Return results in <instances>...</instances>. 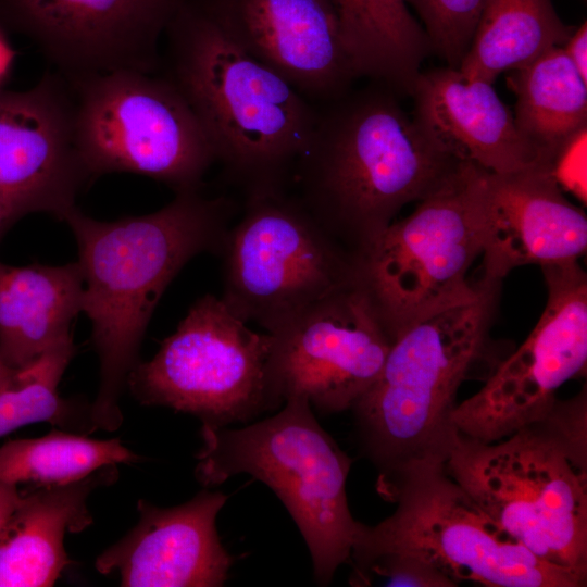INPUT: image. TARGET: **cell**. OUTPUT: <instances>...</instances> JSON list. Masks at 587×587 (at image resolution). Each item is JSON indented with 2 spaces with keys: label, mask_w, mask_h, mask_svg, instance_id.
Here are the masks:
<instances>
[{
  "label": "cell",
  "mask_w": 587,
  "mask_h": 587,
  "mask_svg": "<svg viewBox=\"0 0 587 587\" xmlns=\"http://www.w3.org/2000/svg\"><path fill=\"white\" fill-rule=\"evenodd\" d=\"M377 84L319 107L291 182L302 205L360 265L405 204L438 190L467 162Z\"/></svg>",
  "instance_id": "6da1fadb"
},
{
  "label": "cell",
  "mask_w": 587,
  "mask_h": 587,
  "mask_svg": "<svg viewBox=\"0 0 587 587\" xmlns=\"http://www.w3.org/2000/svg\"><path fill=\"white\" fill-rule=\"evenodd\" d=\"M541 271L545 309L525 341L455 405L451 421L462 436L492 442L542 419L558 400L557 390L586 370V272L578 261Z\"/></svg>",
  "instance_id": "7c38bea8"
},
{
  "label": "cell",
  "mask_w": 587,
  "mask_h": 587,
  "mask_svg": "<svg viewBox=\"0 0 587 587\" xmlns=\"http://www.w3.org/2000/svg\"><path fill=\"white\" fill-rule=\"evenodd\" d=\"M479 282L474 300L400 332L378 377L352 407L359 446L378 475L444 460L457 433L451 416L461 384L483 369L495 371L488 354L502 283Z\"/></svg>",
  "instance_id": "5b68a950"
},
{
  "label": "cell",
  "mask_w": 587,
  "mask_h": 587,
  "mask_svg": "<svg viewBox=\"0 0 587 587\" xmlns=\"http://www.w3.org/2000/svg\"><path fill=\"white\" fill-rule=\"evenodd\" d=\"M235 203L198 190L177 192L160 210L98 221L77 207L63 217L78 246L84 277L82 312L91 322L100 383L89 409L92 428L114 432L123 422L121 397L148 323L166 287L199 253L221 252Z\"/></svg>",
  "instance_id": "7a4b0ae2"
},
{
  "label": "cell",
  "mask_w": 587,
  "mask_h": 587,
  "mask_svg": "<svg viewBox=\"0 0 587 587\" xmlns=\"http://www.w3.org/2000/svg\"><path fill=\"white\" fill-rule=\"evenodd\" d=\"M163 39L161 75L192 110L225 175L246 196L287 190L319 107L246 52L204 0H184Z\"/></svg>",
  "instance_id": "3957f363"
},
{
  "label": "cell",
  "mask_w": 587,
  "mask_h": 587,
  "mask_svg": "<svg viewBox=\"0 0 587 587\" xmlns=\"http://www.w3.org/2000/svg\"><path fill=\"white\" fill-rule=\"evenodd\" d=\"M270 334L283 401L303 398L322 414L352 409L378 377L392 341L361 280Z\"/></svg>",
  "instance_id": "4fadbf2b"
},
{
  "label": "cell",
  "mask_w": 587,
  "mask_h": 587,
  "mask_svg": "<svg viewBox=\"0 0 587 587\" xmlns=\"http://www.w3.org/2000/svg\"><path fill=\"white\" fill-rule=\"evenodd\" d=\"M586 129L573 136L557 153L551 173L562 189L586 202Z\"/></svg>",
  "instance_id": "f1b7e54d"
},
{
  "label": "cell",
  "mask_w": 587,
  "mask_h": 587,
  "mask_svg": "<svg viewBox=\"0 0 587 587\" xmlns=\"http://www.w3.org/2000/svg\"><path fill=\"white\" fill-rule=\"evenodd\" d=\"M92 176L80 152L67 80L46 72L29 89H0V216L4 232L23 216L63 220Z\"/></svg>",
  "instance_id": "5bb4252c"
},
{
  "label": "cell",
  "mask_w": 587,
  "mask_h": 587,
  "mask_svg": "<svg viewBox=\"0 0 587 587\" xmlns=\"http://www.w3.org/2000/svg\"><path fill=\"white\" fill-rule=\"evenodd\" d=\"M410 96L415 120L453 157L499 174L547 165L492 84L447 66L421 72Z\"/></svg>",
  "instance_id": "d6986e66"
},
{
  "label": "cell",
  "mask_w": 587,
  "mask_h": 587,
  "mask_svg": "<svg viewBox=\"0 0 587 587\" xmlns=\"http://www.w3.org/2000/svg\"><path fill=\"white\" fill-rule=\"evenodd\" d=\"M570 61L584 80L587 82V23L575 28L562 47Z\"/></svg>",
  "instance_id": "f546056e"
},
{
  "label": "cell",
  "mask_w": 587,
  "mask_h": 587,
  "mask_svg": "<svg viewBox=\"0 0 587 587\" xmlns=\"http://www.w3.org/2000/svg\"><path fill=\"white\" fill-rule=\"evenodd\" d=\"M117 478L116 464L64 484L33 485L0 528V587H50L71 562L67 533L92 524L89 495Z\"/></svg>",
  "instance_id": "ffe728a7"
},
{
  "label": "cell",
  "mask_w": 587,
  "mask_h": 587,
  "mask_svg": "<svg viewBox=\"0 0 587 587\" xmlns=\"http://www.w3.org/2000/svg\"><path fill=\"white\" fill-rule=\"evenodd\" d=\"M184 0H0V26L32 40L66 80L118 70L155 74Z\"/></svg>",
  "instance_id": "9a60e30c"
},
{
  "label": "cell",
  "mask_w": 587,
  "mask_h": 587,
  "mask_svg": "<svg viewBox=\"0 0 587 587\" xmlns=\"http://www.w3.org/2000/svg\"><path fill=\"white\" fill-rule=\"evenodd\" d=\"M139 459L118 438L97 440L53 429L39 438L10 440L1 446L0 482L64 484L105 465Z\"/></svg>",
  "instance_id": "d4e9b609"
},
{
  "label": "cell",
  "mask_w": 587,
  "mask_h": 587,
  "mask_svg": "<svg viewBox=\"0 0 587 587\" xmlns=\"http://www.w3.org/2000/svg\"><path fill=\"white\" fill-rule=\"evenodd\" d=\"M4 32L5 29L0 26V84L7 76L14 57L11 47L5 40Z\"/></svg>",
  "instance_id": "1f68e13d"
},
{
  "label": "cell",
  "mask_w": 587,
  "mask_h": 587,
  "mask_svg": "<svg viewBox=\"0 0 587 587\" xmlns=\"http://www.w3.org/2000/svg\"><path fill=\"white\" fill-rule=\"evenodd\" d=\"M235 315L222 298L196 301L157 354L127 380L142 404L199 419L202 426L249 423L284 403L273 370L274 339Z\"/></svg>",
  "instance_id": "ba28073f"
},
{
  "label": "cell",
  "mask_w": 587,
  "mask_h": 587,
  "mask_svg": "<svg viewBox=\"0 0 587 587\" xmlns=\"http://www.w3.org/2000/svg\"><path fill=\"white\" fill-rule=\"evenodd\" d=\"M514 118L525 138L549 165L587 123V82L562 47L552 48L513 70Z\"/></svg>",
  "instance_id": "603a6c76"
},
{
  "label": "cell",
  "mask_w": 587,
  "mask_h": 587,
  "mask_svg": "<svg viewBox=\"0 0 587 587\" xmlns=\"http://www.w3.org/2000/svg\"><path fill=\"white\" fill-rule=\"evenodd\" d=\"M4 233V228H3V225H2V220H1V216H0V236Z\"/></svg>",
  "instance_id": "836d02e7"
},
{
  "label": "cell",
  "mask_w": 587,
  "mask_h": 587,
  "mask_svg": "<svg viewBox=\"0 0 587 587\" xmlns=\"http://www.w3.org/2000/svg\"><path fill=\"white\" fill-rule=\"evenodd\" d=\"M195 474L205 487L249 474L270 487L298 526L319 585L350 562L361 522L346 484L352 460L319 424L303 398L292 397L271 417L239 428L201 427Z\"/></svg>",
  "instance_id": "8992f818"
},
{
  "label": "cell",
  "mask_w": 587,
  "mask_h": 587,
  "mask_svg": "<svg viewBox=\"0 0 587 587\" xmlns=\"http://www.w3.org/2000/svg\"><path fill=\"white\" fill-rule=\"evenodd\" d=\"M482 278L502 283L519 266L578 261L587 217L570 202L547 165L511 173L483 170L478 198Z\"/></svg>",
  "instance_id": "e0dca14e"
},
{
  "label": "cell",
  "mask_w": 587,
  "mask_h": 587,
  "mask_svg": "<svg viewBox=\"0 0 587 587\" xmlns=\"http://www.w3.org/2000/svg\"><path fill=\"white\" fill-rule=\"evenodd\" d=\"M84 277L78 262L61 266L0 263V364L21 370L73 340L82 311Z\"/></svg>",
  "instance_id": "44dd1931"
},
{
  "label": "cell",
  "mask_w": 587,
  "mask_h": 587,
  "mask_svg": "<svg viewBox=\"0 0 587 587\" xmlns=\"http://www.w3.org/2000/svg\"><path fill=\"white\" fill-rule=\"evenodd\" d=\"M228 496L202 489L189 501L160 508L139 499V521L96 560L101 574L117 572L124 587H218L233 558L216 517Z\"/></svg>",
  "instance_id": "ac0fdd59"
},
{
  "label": "cell",
  "mask_w": 587,
  "mask_h": 587,
  "mask_svg": "<svg viewBox=\"0 0 587 587\" xmlns=\"http://www.w3.org/2000/svg\"><path fill=\"white\" fill-rule=\"evenodd\" d=\"M376 488L396 510L376 525L361 523L349 563L395 552L427 562L457 585H587L512 538L453 480L442 460L415 461L379 474Z\"/></svg>",
  "instance_id": "52a82bcc"
},
{
  "label": "cell",
  "mask_w": 587,
  "mask_h": 587,
  "mask_svg": "<svg viewBox=\"0 0 587 587\" xmlns=\"http://www.w3.org/2000/svg\"><path fill=\"white\" fill-rule=\"evenodd\" d=\"M574 29L559 17L551 0H487L458 71L467 79L492 84L502 72L563 47Z\"/></svg>",
  "instance_id": "cb8c5ba5"
},
{
  "label": "cell",
  "mask_w": 587,
  "mask_h": 587,
  "mask_svg": "<svg viewBox=\"0 0 587 587\" xmlns=\"http://www.w3.org/2000/svg\"><path fill=\"white\" fill-rule=\"evenodd\" d=\"M227 34L316 107L358 77L329 0H204Z\"/></svg>",
  "instance_id": "2e32d148"
},
{
  "label": "cell",
  "mask_w": 587,
  "mask_h": 587,
  "mask_svg": "<svg viewBox=\"0 0 587 587\" xmlns=\"http://www.w3.org/2000/svg\"><path fill=\"white\" fill-rule=\"evenodd\" d=\"M20 498L17 485L0 482V528L17 505Z\"/></svg>",
  "instance_id": "4dcf8cb0"
},
{
  "label": "cell",
  "mask_w": 587,
  "mask_h": 587,
  "mask_svg": "<svg viewBox=\"0 0 587 587\" xmlns=\"http://www.w3.org/2000/svg\"><path fill=\"white\" fill-rule=\"evenodd\" d=\"M487 0H405L419 14L435 51L458 70Z\"/></svg>",
  "instance_id": "4316f807"
},
{
  "label": "cell",
  "mask_w": 587,
  "mask_h": 587,
  "mask_svg": "<svg viewBox=\"0 0 587 587\" xmlns=\"http://www.w3.org/2000/svg\"><path fill=\"white\" fill-rule=\"evenodd\" d=\"M352 586L455 587L452 579L427 562L402 553L385 552L351 562Z\"/></svg>",
  "instance_id": "83f0119b"
},
{
  "label": "cell",
  "mask_w": 587,
  "mask_h": 587,
  "mask_svg": "<svg viewBox=\"0 0 587 587\" xmlns=\"http://www.w3.org/2000/svg\"><path fill=\"white\" fill-rule=\"evenodd\" d=\"M74 353L73 340L61 344L0 384V437L33 423L68 419L70 405L58 385Z\"/></svg>",
  "instance_id": "484cf974"
},
{
  "label": "cell",
  "mask_w": 587,
  "mask_h": 587,
  "mask_svg": "<svg viewBox=\"0 0 587 587\" xmlns=\"http://www.w3.org/2000/svg\"><path fill=\"white\" fill-rule=\"evenodd\" d=\"M220 253L221 298L267 333L360 280L359 261L287 190L246 196L243 215L229 227Z\"/></svg>",
  "instance_id": "9c48e42d"
},
{
  "label": "cell",
  "mask_w": 587,
  "mask_h": 587,
  "mask_svg": "<svg viewBox=\"0 0 587 587\" xmlns=\"http://www.w3.org/2000/svg\"><path fill=\"white\" fill-rule=\"evenodd\" d=\"M447 473L539 559L587 580V394L492 442L455 433Z\"/></svg>",
  "instance_id": "277c9868"
},
{
  "label": "cell",
  "mask_w": 587,
  "mask_h": 587,
  "mask_svg": "<svg viewBox=\"0 0 587 587\" xmlns=\"http://www.w3.org/2000/svg\"><path fill=\"white\" fill-rule=\"evenodd\" d=\"M329 2L358 77L411 95L432 47L405 0Z\"/></svg>",
  "instance_id": "7402d4cb"
},
{
  "label": "cell",
  "mask_w": 587,
  "mask_h": 587,
  "mask_svg": "<svg viewBox=\"0 0 587 587\" xmlns=\"http://www.w3.org/2000/svg\"><path fill=\"white\" fill-rule=\"evenodd\" d=\"M13 372L0 364V384L7 380Z\"/></svg>",
  "instance_id": "d6a6232c"
},
{
  "label": "cell",
  "mask_w": 587,
  "mask_h": 587,
  "mask_svg": "<svg viewBox=\"0 0 587 587\" xmlns=\"http://www.w3.org/2000/svg\"><path fill=\"white\" fill-rule=\"evenodd\" d=\"M483 168L464 162L438 190L392 222L361 262L360 280L391 339L411 324L474 300L467 273L482 254Z\"/></svg>",
  "instance_id": "30bf717a"
},
{
  "label": "cell",
  "mask_w": 587,
  "mask_h": 587,
  "mask_svg": "<svg viewBox=\"0 0 587 587\" xmlns=\"http://www.w3.org/2000/svg\"><path fill=\"white\" fill-rule=\"evenodd\" d=\"M75 99L77 140L97 178L139 174L176 193L198 190L215 162L192 110L161 74L118 70L67 80Z\"/></svg>",
  "instance_id": "8fae6325"
}]
</instances>
